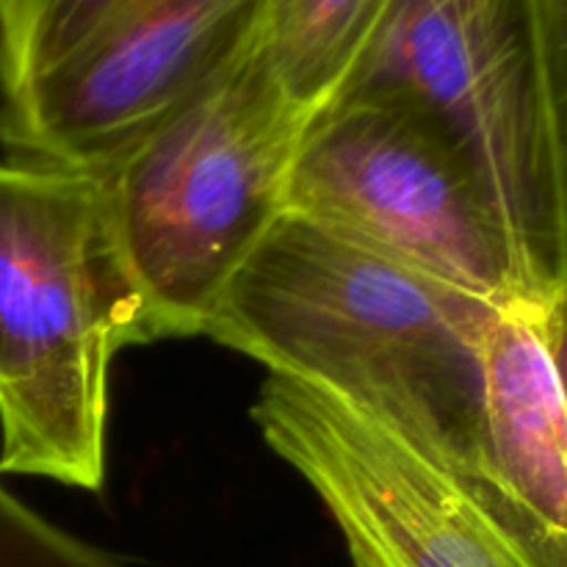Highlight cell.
Wrapping results in <instances>:
<instances>
[{"label":"cell","mask_w":567,"mask_h":567,"mask_svg":"<svg viewBox=\"0 0 567 567\" xmlns=\"http://www.w3.org/2000/svg\"><path fill=\"white\" fill-rule=\"evenodd\" d=\"M498 310L286 210L227 282L205 338L324 393L471 493Z\"/></svg>","instance_id":"obj_1"},{"label":"cell","mask_w":567,"mask_h":567,"mask_svg":"<svg viewBox=\"0 0 567 567\" xmlns=\"http://www.w3.org/2000/svg\"><path fill=\"white\" fill-rule=\"evenodd\" d=\"M142 343L103 177L0 164V474L103 491L111 365Z\"/></svg>","instance_id":"obj_2"},{"label":"cell","mask_w":567,"mask_h":567,"mask_svg":"<svg viewBox=\"0 0 567 567\" xmlns=\"http://www.w3.org/2000/svg\"><path fill=\"white\" fill-rule=\"evenodd\" d=\"M308 122L255 44L97 172L153 341L205 336L227 282L286 214Z\"/></svg>","instance_id":"obj_3"},{"label":"cell","mask_w":567,"mask_h":567,"mask_svg":"<svg viewBox=\"0 0 567 567\" xmlns=\"http://www.w3.org/2000/svg\"><path fill=\"white\" fill-rule=\"evenodd\" d=\"M341 92L402 94L446 127L502 227L520 299L548 310L567 227L535 0H391Z\"/></svg>","instance_id":"obj_4"},{"label":"cell","mask_w":567,"mask_h":567,"mask_svg":"<svg viewBox=\"0 0 567 567\" xmlns=\"http://www.w3.org/2000/svg\"><path fill=\"white\" fill-rule=\"evenodd\" d=\"M286 210L493 305L520 299L474 166L402 94L341 92L310 116Z\"/></svg>","instance_id":"obj_5"},{"label":"cell","mask_w":567,"mask_h":567,"mask_svg":"<svg viewBox=\"0 0 567 567\" xmlns=\"http://www.w3.org/2000/svg\"><path fill=\"white\" fill-rule=\"evenodd\" d=\"M252 421L354 567H532L452 476L324 393L266 377Z\"/></svg>","instance_id":"obj_6"},{"label":"cell","mask_w":567,"mask_h":567,"mask_svg":"<svg viewBox=\"0 0 567 567\" xmlns=\"http://www.w3.org/2000/svg\"><path fill=\"white\" fill-rule=\"evenodd\" d=\"M537 305H502L485 349L480 468L468 496L532 567H567V408Z\"/></svg>","instance_id":"obj_7"},{"label":"cell","mask_w":567,"mask_h":567,"mask_svg":"<svg viewBox=\"0 0 567 567\" xmlns=\"http://www.w3.org/2000/svg\"><path fill=\"white\" fill-rule=\"evenodd\" d=\"M391 0H266L258 53L308 116L330 105L363 59Z\"/></svg>","instance_id":"obj_8"},{"label":"cell","mask_w":567,"mask_h":567,"mask_svg":"<svg viewBox=\"0 0 567 567\" xmlns=\"http://www.w3.org/2000/svg\"><path fill=\"white\" fill-rule=\"evenodd\" d=\"M177 0H0V97Z\"/></svg>","instance_id":"obj_9"},{"label":"cell","mask_w":567,"mask_h":567,"mask_svg":"<svg viewBox=\"0 0 567 567\" xmlns=\"http://www.w3.org/2000/svg\"><path fill=\"white\" fill-rule=\"evenodd\" d=\"M0 567H125L66 535L0 485Z\"/></svg>","instance_id":"obj_10"},{"label":"cell","mask_w":567,"mask_h":567,"mask_svg":"<svg viewBox=\"0 0 567 567\" xmlns=\"http://www.w3.org/2000/svg\"><path fill=\"white\" fill-rule=\"evenodd\" d=\"M548 136L567 227V0H535Z\"/></svg>","instance_id":"obj_11"},{"label":"cell","mask_w":567,"mask_h":567,"mask_svg":"<svg viewBox=\"0 0 567 567\" xmlns=\"http://www.w3.org/2000/svg\"><path fill=\"white\" fill-rule=\"evenodd\" d=\"M543 338H546L548 360H551L554 377H557L559 393H563L567 408V277L554 302L543 313Z\"/></svg>","instance_id":"obj_12"}]
</instances>
